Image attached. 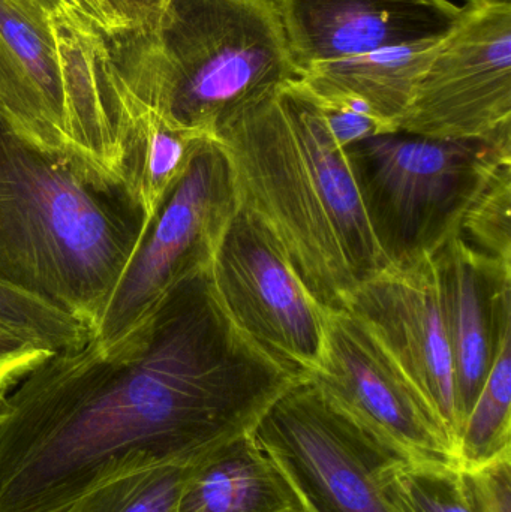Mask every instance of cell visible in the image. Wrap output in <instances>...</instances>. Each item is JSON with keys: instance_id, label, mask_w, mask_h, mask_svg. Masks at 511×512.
<instances>
[{"instance_id": "obj_1", "label": "cell", "mask_w": 511, "mask_h": 512, "mask_svg": "<svg viewBox=\"0 0 511 512\" xmlns=\"http://www.w3.org/2000/svg\"><path fill=\"white\" fill-rule=\"evenodd\" d=\"M302 379L236 327L209 268L189 274L119 342L23 379L0 418V512H62L114 478L200 462Z\"/></svg>"}, {"instance_id": "obj_2", "label": "cell", "mask_w": 511, "mask_h": 512, "mask_svg": "<svg viewBox=\"0 0 511 512\" xmlns=\"http://www.w3.org/2000/svg\"><path fill=\"white\" fill-rule=\"evenodd\" d=\"M215 140L230 159L240 209L275 237L326 310L389 268L366 218L347 153L299 78L234 114Z\"/></svg>"}, {"instance_id": "obj_3", "label": "cell", "mask_w": 511, "mask_h": 512, "mask_svg": "<svg viewBox=\"0 0 511 512\" xmlns=\"http://www.w3.org/2000/svg\"><path fill=\"white\" fill-rule=\"evenodd\" d=\"M150 221L122 177L41 146L0 111V283L96 331Z\"/></svg>"}, {"instance_id": "obj_4", "label": "cell", "mask_w": 511, "mask_h": 512, "mask_svg": "<svg viewBox=\"0 0 511 512\" xmlns=\"http://www.w3.org/2000/svg\"><path fill=\"white\" fill-rule=\"evenodd\" d=\"M105 48L140 104L201 137L299 78L275 0H170L153 29L119 33Z\"/></svg>"}, {"instance_id": "obj_5", "label": "cell", "mask_w": 511, "mask_h": 512, "mask_svg": "<svg viewBox=\"0 0 511 512\" xmlns=\"http://www.w3.org/2000/svg\"><path fill=\"white\" fill-rule=\"evenodd\" d=\"M369 227L389 267L432 258L462 221L511 144L438 140L396 131L345 149Z\"/></svg>"}, {"instance_id": "obj_6", "label": "cell", "mask_w": 511, "mask_h": 512, "mask_svg": "<svg viewBox=\"0 0 511 512\" xmlns=\"http://www.w3.org/2000/svg\"><path fill=\"white\" fill-rule=\"evenodd\" d=\"M302 512H395L383 481L401 462L312 379L297 382L254 432ZM405 462V460H404Z\"/></svg>"}, {"instance_id": "obj_7", "label": "cell", "mask_w": 511, "mask_h": 512, "mask_svg": "<svg viewBox=\"0 0 511 512\" xmlns=\"http://www.w3.org/2000/svg\"><path fill=\"white\" fill-rule=\"evenodd\" d=\"M239 210L230 159L215 138H204L111 292L95 331L98 345L122 340L168 289L209 268Z\"/></svg>"}, {"instance_id": "obj_8", "label": "cell", "mask_w": 511, "mask_h": 512, "mask_svg": "<svg viewBox=\"0 0 511 512\" xmlns=\"http://www.w3.org/2000/svg\"><path fill=\"white\" fill-rule=\"evenodd\" d=\"M398 131L511 144V5L468 0L420 75Z\"/></svg>"}, {"instance_id": "obj_9", "label": "cell", "mask_w": 511, "mask_h": 512, "mask_svg": "<svg viewBox=\"0 0 511 512\" xmlns=\"http://www.w3.org/2000/svg\"><path fill=\"white\" fill-rule=\"evenodd\" d=\"M210 280L236 327L272 360L302 378L323 364L326 309L300 282L275 237L240 209L209 265Z\"/></svg>"}, {"instance_id": "obj_10", "label": "cell", "mask_w": 511, "mask_h": 512, "mask_svg": "<svg viewBox=\"0 0 511 512\" xmlns=\"http://www.w3.org/2000/svg\"><path fill=\"white\" fill-rule=\"evenodd\" d=\"M321 391L408 463H455L452 445L416 387L350 310H326Z\"/></svg>"}, {"instance_id": "obj_11", "label": "cell", "mask_w": 511, "mask_h": 512, "mask_svg": "<svg viewBox=\"0 0 511 512\" xmlns=\"http://www.w3.org/2000/svg\"><path fill=\"white\" fill-rule=\"evenodd\" d=\"M347 310L371 330L416 387L455 457L461 409L432 259L380 271L353 292Z\"/></svg>"}, {"instance_id": "obj_12", "label": "cell", "mask_w": 511, "mask_h": 512, "mask_svg": "<svg viewBox=\"0 0 511 512\" xmlns=\"http://www.w3.org/2000/svg\"><path fill=\"white\" fill-rule=\"evenodd\" d=\"M297 72L314 63L441 39L461 6L450 0H275Z\"/></svg>"}, {"instance_id": "obj_13", "label": "cell", "mask_w": 511, "mask_h": 512, "mask_svg": "<svg viewBox=\"0 0 511 512\" xmlns=\"http://www.w3.org/2000/svg\"><path fill=\"white\" fill-rule=\"evenodd\" d=\"M431 259L464 424L491 369L501 327L511 318V265L479 254L459 236Z\"/></svg>"}, {"instance_id": "obj_14", "label": "cell", "mask_w": 511, "mask_h": 512, "mask_svg": "<svg viewBox=\"0 0 511 512\" xmlns=\"http://www.w3.org/2000/svg\"><path fill=\"white\" fill-rule=\"evenodd\" d=\"M0 111L41 146L77 152L69 138L56 21L29 0H0Z\"/></svg>"}, {"instance_id": "obj_15", "label": "cell", "mask_w": 511, "mask_h": 512, "mask_svg": "<svg viewBox=\"0 0 511 512\" xmlns=\"http://www.w3.org/2000/svg\"><path fill=\"white\" fill-rule=\"evenodd\" d=\"M441 39L314 63L300 72L299 80L321 104L360 111L396 132Z\"/></svg>"}, {"instance_id": "obj_16", "label": "cell", "mask_w": 511, "mask_h": 512, "mask_svg": "<svg viewBox=\"0 0 511 512\" xmlns=\"http://www.w3.org/2000/svg\"><path fill=\"white\" fill-rule=\"evenodd\" d=\"M179 512H302L254 435L242 436L192 466Z\"/></svg>"}, {"instance_id": "obj_17", "label": "cell", "mask_w": 511, "mask_h": 512, "mask_svg": "<svg viewBox=\"0 0 511 512\" xmlns=\"http://www.w3.org/2000/svg\"><path fill=\"white\" fill-rule=\"evenodd\" d=\"M511 453V318L498 334L485 384L462 424L455 450L459 469L477 468Z\"/></svg>"}, {"instance_id": "obj_18", "label": "cell", "mask_w": 511, "mask_h": 512, "mask_svg": "<svg viewBox=\"0 0 511 512\" xmlns=\"http://www.w3.org/2000/svg\"><path fill=\"white\" fill-rule=\"evenodd\" d=\"M194 465L153 466L114 478L62 512H179L180 493Z\"/></svg>"}, {"instance_id": "obj_19", "label": "cell", "mask_w": 511, "mask_h": 512, "mask_svg": "<svg viewBox=\"0 0 511 512\" xmlns=\"http://www.w3.org/2000/svg\"><path fill=\"white\" fill-rule=\"evenodd\" d=\"M0 328L48 354L83 348L95 337L86 322L0 283Z\"/></svg>"}, {"instance_id": "obj_20", "label": "cell", "mask_w": 511, "mask_h": 512, "mask_svg": "<svg viewBox=\"0 0 511 512\" xmlns=\"http://www.w3.org/2000/svg\"><path fill=\"white\" fill-rule=\"evenodd\" d=\"M395 512H474L462 471L453 463H396L383 481Z\"/></svg>"}, {"instance_id": "obj_21", "label": "cell", "mask_w": 511, "mask_h": 512, "mask_svg": "<svg viewBox=\"0 0 511 512\" xmlns=\"http://www.w3.org/2000/svg\"><path fill=\"white\" fill-rule=\"evenodd\" d=\"M511 162L495 174L462 221L459 237L479 254L511 265Z\"/></svg>"}, {"instance_id": "obj_22", "label": "cell", "mask_w": 511, "mask_h": 512, "mask_svg": "<svg viewBox=\"0 0 511 512\" xmlns=\"http://www.w3.org/2000/svg\"><path fill=\"white\" fill-rule=\"evenodd\" d=\"M461 471L474 512H511V453Z\"/></svg>"}, {"instance_id": "obj_23", "label": "cell", "mask_w": 511, "mask_h": 512, "mask_svg": "<svg viewBox=\"0 0 511 512\" xmlns=\"http://www.w3.org/2000/svg\"><path fill=\"white\" fill-rule=\"evenodd\" d=\"M63 26L95 33L107 39L123 32L122 26L98 0H29Z\"/></svg>"}, {"instance_id": "obj_24", "label": "cell", "mask_w": 511, "mask_h": 512, "mask_svg": "<svg viewBox=\"0 0 511 512\" xmlns=\"http://www.w3.org/2000/svg\"><path fill=\"white\" fill-rule=\"evenodd\" d=\"M48 355L51 354L0 328V385L9 390L11 385L23 381Z\"/></svg>"}, {"instance_id": "obj_25", "label": "cell", "mask_w": 511, "mask_h": 512, "mask_svg": "<svg viewBox=\"0 0 511 512\" xmlns=\"http://www.w3.org/2000/svg\"><path fill=\"white\" fill-rule=\"evenodd\" d=\"M320 105L323 108L324 117H326L327 126L332 132L333 138L344 149L360 143L366 138L389 134V131L378 120L368 116V114L351 110V108L330 107V105H324L321 102Z\"/></svg>"}, {"instance_id": "obj_26", "label": "cell", "mask_w": 511, "mask_h": 512, "mask_svg": "<svg viewBox=\"0 0 511 512\" xmlns=\"http://www.w3.org/2000/svg\"><path fill=\"white\" fill-rule=\"evenodd\" d=\"M123 32H146L161 20L170 0H98Z\"/></svg>"}, {"instance_id": "obj_27", "label": "cell", "mask_w": 511, "mask_h": 512, "mask_svg": "<svg viewBox=\"0 0 511 512\" xmlns=\"http://www.w3.org/2000/svg\"><path fill=\"white\" fill-rule=\"evenodd\" d=\"M6 393H8V388L0 385V418L5 417L9 409V397L6 396Z\"/></svg>"}, {"instance_id": "obj_28", "label": "cell", "mask_w": 511, "mask_h": 512, "mask_svg": "<svg viewBox=\"0 0 511 512\" xmlns=\"http://www.w3.org/2000/svg\"><path fill=\"white\" fill-rule=\"evenodd\" d=\"M489 2L507 3V5H511V0H489Z\"/></svg>"}]
</instances>
